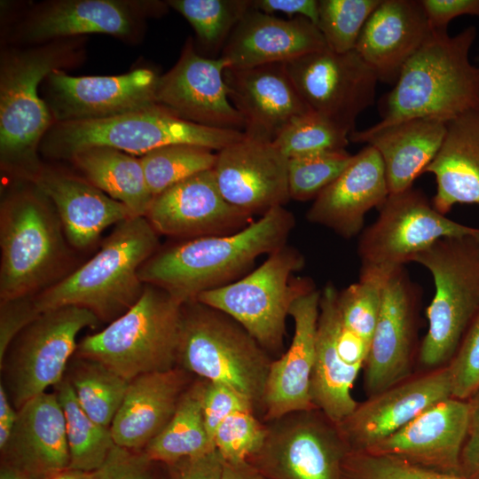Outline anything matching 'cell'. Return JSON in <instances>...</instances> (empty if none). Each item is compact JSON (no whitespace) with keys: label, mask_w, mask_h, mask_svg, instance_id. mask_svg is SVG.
Masks as SVG:
<instances>
[{"label":"cell","mask_w":479,"mask_h":479,"mask_svg":"<svg viewBox=\"0 0 479 479\" xmlns=\"http://www.w3.org/2000/svg\"><path fill=\"white\" fill-rule=\"evenodd\" d=\"M294 225L285 207L272 208L236 232L183 240L158 249L140 268L139 278L183 305L239 279L259 256L287 244Z\"/></svg>","instance_id":"1"},{"label":"cell","mask_w":479,"mask_h":479,"mask_svg":"<svg viewBox=\"0 0 479 479\" xmlns=\"http://www.w3.org/2000/svg\"><path fill=\"white\" fill-rule=\"evenodd\" d=\"M80 37L2 52L0 66L1 169L17 181L32 182L43 165L38 153L54 123L39 84L53 71L81 61Z\"/></svg>","instance_id":"2"},{"label":"cell","mask_w":479,"mask_h":479,"mask_svg":"<svg viewBox=\"0 0 479 479\" xmlns=\"http://www.w3.org/2000/svg\"><path fill=\"white\" fill-rule=\"evenodd\" d=\"M0 251V301L35 296L74 271L58 213L32 182L18 181L2 199Z\"/></svg>","instance_id":"3"},{"label":"cell","mask_w":479,"mask_h":479,"mask_svg":"<svg viewBox=\"0 0 479 479\" xmlns=\"http://www.w3.org/2000/svg\"><path fill=\"white\" fill-rule=\"evenodd\" d=\"M477 35L470 26L452 36L433 29L430 36L403 67L392 90L379 102L388 125L412 118L449 122L479 105V67L469 52Z\"/></svg>","instance_id":"4"},{"label":"cell","mask_w":479,"mask_h":479,"mask_svg":"<svg viewBox=\"0 0 479 479\" xmlns=\"http://www.w3.org/2000/svg\"><path fill=\"white\" fill-rule=\"evenodd\" d=\"M158 233L145 216L115 225L99 250L57 284L34 296L40 312L76 306L110 323L140 298L142 265L158 250Z\"/></svg>","instance_id":"5"},{"label":"cell","mask_w":479,"mask_h":479,"mask_svg":"<svg viewBox=\"0 0 479 479\" xmlns=\"http://www.w3.org/2000/svg\"><path fill=\"white\" fill-rule=\"evenodd\" d=\"M271 361L230 316L197 300L182 305L177 366L232 388L262 412Z\"/></svg>","instance_id":"6"},{"label":"cell","mask_w":479,"mask_h":479,"mask_svg":"<svg viewBox=\"0 0 479 479\" xmlns=\"http://www.w3.org/2000/svg\"><path fill=\"white\" fill-rule=\"evenodd\" d=\"M245 137L243 131L197 124L159 104L112 118L53 123L42 140L47 157L68 160L84 148L113 147L131 155L169 145L189 144L220 151Z\"/></svg>","instance_id":"7"},{"label":"cell","mask_w":479,"mask_h":479,"mask_svg":"<svg viewBox=\"0 0 479 479\" xmlns=\"http://www.w3.org/2000/svg\"><path fill=\"white\" fill-rule=\"evenodd\" d=\"M182 304L145 284L138 301L104 329L78 342L75 356L101 363L127 381L177 366Z\"/></svg>","instance_id":"8"},{"label":"cell","mask_w":479,"mask_h":479,"mask_svg":"<svg viewBox=\"0 0 479 479\" xmlns=\"http://www.w3.org/2000/svg\"><path fill=\"white\" fill-rule=\"evenodd\" d=\"M412 262L426 268L435 284L419 351L420 364L432 370L451 362L479 315V232L441 239Z\"/></svg>","instance_id":"9"},{"label":"cell","mask_w":479,"mask_h":479,"mask_svg":"<svg viewBox=\"0 0 479 479\" xmlns=\"http://www.w3.org/2000/svg\"><path fill=\"white\" fill-rule=\"evenodd\" d=\"M304 263L302 254L286 244L250 273L196 300L230 316L269 354L279 352L292 303L316 288L311 279L294 276Z\"/></svg>","instance_id":"10"},{"label":"cell","mask_w":479,"mask_h":479,"mask_svg":"<svg viewBox=\"0 0 479 479\" xmlns=\"http://www.w3.org/2000/svg\"><path fill=\"white\" fill-rule=\"evenodd\" d=\"M100 320L90 310L65 306L42 312L12 342L0 359L1 383L18 411L65 376L77 336Z\"/></svg>","instance_id":"11"},{"label":"cell","mask_w":479,"mask_h":479,"mask_svg":"<svg viewBox=\"0 0 479 479\" xmlns=\"http://www.w3.org/2000/svg\"><path fill=\"white\" fill-rule=\"evenodd\" d=\"M478 232L441 214L420 190L389 193L376 221L359 237L360 270L389 274L441 239Z\"/></svg>","instance_id":"12"},{"label":"cell","mask_w":479,"mask_h":479,"mask_svg":"<svg viewBox=\"0 0 479 479\" xmlns=\"http://www.w3.org/2000/svg\"><path fill=\"white\" fill-rule=\"evenodd\" d=\"M260 448L247 461L266 479H342L349 451L338 426L315 408L265 422Z\"/></svg>","instance_id":"13"},{"label":"cell","mask_w":479,"mask_h":479,"mask_svg":"<svg viewBox=\"0 0 479 479\" xmlns=\"http://www.w3.org/2000/svg\"><path fill=\"white\" fill-rule=\"evenodd\" d=\"M283 64L310 110L349 134L374 102L379 80L355 50L339 53L326 48Z\"/></svg>","instance_id":"14"},{"label":"cell","mask_w":479,"mask_h":479,"mask_svg":"<svg viewBox=\"0 0 479 479\" xmlns=\"http://www.w3.org/2000/svg\"><path fill=\"white\" fill-rule=\"evenodd\" d=\"M160 1L54 0L32 8L17 25L16 40L27 44L106 34L137 39L145 18L167 11Z\"/></svg>","instance_id":"15"},{"label":"cell","mask_w":479,"mask_h":479,"mask_svg":"<svg viewBox=\"0 0 479 479\" xmlns=\"http://www.w3.org/2000/svg\"><path fill=\"white\" fill-rule=\"evenodd\" d=\"M159 76L149 68L110 76H71L57 69L43 82L44 101L54 123L112 118L157 104Z\"/></svg>","instance_id":"16"},{"label":"cell","mask_w":479,"mask_h":479,"mask_svg":"<svg viewBox=\"0 0 479 479\" xmlns=\"http://www.w3.org/2000/svg\"><path fill=\"white\" fill-rule=\"evenodd\" d=\"M228 63L206 58L186 40L175 66L159 76L156 102L186 121L244 132L245 122L228 98L224 74Z\"/></svg>","instance_id":"17"},{"label":"cell","mask_w":479,"mask_h":479,"mask_svg":"<svg viewBox=\"0 0 479 479\" xmlns=\"http://www.w3.org/2000/svg\"><path fill=\"white\" fill-rule=\"evenodd\" d=\"M420 302V287L404 266L388 277L379 318L365 364V385L370 396L410 377Z\"/></svg>","instance_id":"18"},{"label":"cell","mask_w":479,"mask_h":479,"mask_svg":"<svg viewBox=\"0 0 479 479\" xmlns=\"http://www.w3.org/2000/svg\"><path fill=\"white\" fill-rule=\"evenodd\" d=\"M252 216L224 198L212 169L154 197L145 217L158 234L183 240L236 232Z\"/></svg>","instance_id":"19"},{"label":"cell","mask_w":479,"mask_h":479,"mask_svg":"<svg viewBox=\"0 0 479 479\" xmlns=\"http://www.w3.org/2000/svg\"><path fill=\"white\" fill-rule=\"evenodd\" d=\"M448 365L370 396L337 424L349 451L365 452L437 402L451 397Z\"/></svg>","instance_id":"20"},{"label":"cell","mask_w":479,"mask_h":479,"mask_svg":"<svg viewBox=\"0 0 479 479\" xmlns=\"http://www.w3.org/2000/svg\"><path fill=\"white\" fill-rule=\"evenodd\" d=\"M288 158L272 141L245 137L216 152L213 168L224 198L250 214L263 216L290 200Z\"/></svg>","instance_id":"21"},{"label":"cell","mask_w":479,"mask_h":479,"mask_svg":"<svg viewBox=\"0 0 479 479\" xmlns=\"http://www.w3.org/2000/svg\"><path fill=\"white\" fill-rule=\"evenodd\" d=\"M470 421L468 401L451 397L428 407L365 452L459 475L460 453Z\"/></svg>","instance_id":"22"},{"label":"cell","mask_w":479,"mask_h":479,"mask_svg":"<svg viewBox=\"0 0 479 479\" xmlns=\"http://www.w3.org/2000/svg\"><path fill=\"white\" fill-rule=\"evenodd\" d=\"M320 297L321 290L315 288L297 297L291 305L294 335L287 350L270 366L262 411L265 422L316 408L310 397V380Z\"/></svg>","instance_id":"23"},{"label":"cell","mask_w":479,"mask_h":479,"mask_svg":"<svg viewBox=\"0 0 479 479\" xmlns=\"http://www.w3.org/2000/svg\"><path fill=\"white\" fill-rule=\"evenodd\" d=\"M224 77L228 98L250 137L273 141L290 122L310 111L283 63L226 68Z\"/></svg>","instance_id":"24"},{"label":"cell","mask_w":479,"mask_h":479,"mask_svg":"<svg viewBox=\"0 0 479 479\" xmlns=\"http://www.w3.org/2000/svg\"><path fill=\"white\" fill-rule=\"evenodd\" d=\"M2 464L30 479H50L70 466V452L62 407L54 392H44L25 403L5 447Z\"/></svg>","instance_id":"25"},{"label":"cell","mask_w":479,"mask_h":479,"mask_svg":"<svg viewBox=\"0 0 479 479\" xmlns=\"http://www.w3.org/2000/svg\"><path fill=\"white\" fill-rule=\"evenodd\" d=\"M389 194L382 160L375 148L366 145L314 199L306 217L349 240L362 231L365 214L379 208Z\"/></svg>","instance_id":"26"},{"label":"cell","mask_w":479,"mask_h":479,"mask_svg":"<svg viewBox=\"0 0 479 479\" xmlns=\"http://www.w3.org/2000/svg\"><path fill=\"white\" fill-rule=\"evenodd\" d=\"M318 27L297 16L288 20L251 9L237 24L220 58L228 68L285 63L326 49Z\"/></svg>","instance_id":"27"},{"label":"cell","mask_w":479,"mask_h":479,"mask_svg":"<svg viewBox=\"0 0 479 479\" xmlns=\"http://www.w3.org/2000/svg\"><path fill=\"white\" fill-rule=\"evenodd\" d=\"M432 31L420 0H381L365 24L355 51L379 82L394 85Z\"/></svg>","instance_id":"28"},{"label":"cell","mask_w":479,"mask_h":479,"mask_svg":"<svg viewBox=\"0 0 479 479\" xmlns=\"http://www.w3.org/2000/svg\"><path fill=\"white\" fill-rule=\"evenodd\" d=\"M32 183L53 204L74 250H88L109 226L134 217L125 205L82 177L43 166Z\"/></svg>","instance_id":"29"},{"label":"cell","mask_w":479,"mask_h":479,"mask_svg":"<svg viewBox=\"0 0 479 479\" xmlns=\"http://www.w3.org/2000/svg\"><path fill=\"white\" fill-rule=\"evenodd\" d=\"M193 380L179 366L149 373L130 381L110 426L116 445L143 451L168 424Z\"/></svg>","instance_id":"30"},{"label":"cell","mask_w":479,"mask_h":479,"mask_svg":"<svg viewBox=\"0 0 479 479\" xmlns=\"http://www.w3.org/2000/svg\"><path fill=\"white\" fill-rule=\"evenodd\" d=\"M446 122L412 118L388 125L374 124L354 130L349 140L365 143L379 153L389 193L412 187L414 180L436 156L445 136Z\"/></svg>","instance_id":"31"},{"label":"cell","mask_w":479,"mask_h":479,"mask_svg":"<svg viewBox=\"0 0 479 479\" xmlns=\"http://www.w3.org/2000/svg\"><path fill=\"white\" fill-rule=\"evenodd\" d=\"M424 173L435 176L431 202L441 214L456 204H479V105L447 122L443 144Z\"/></svg>","instance_id":"32"},{"label":"cell","mask_w":479,"mask_h":479,"mask_svg":"<svg viewBox=\"0 0 479 479\" xmlns=\"http://www.w3.org/2000/svg\"><path fill=\"white\" fill-rule=\"evenodd\" d=\"M338 290L328 282L321 290L316 338V355L310 380L314 406L338 424L357 405L351 394L360 366L349 365L340 357L336 334L341 322Z\"/></svg>","instance_id":"33"},{"label":"cell","mask_w":479,"mask_h":479,"mask_svg":"<svg viewBox=\"0 0 479 479\" xmlns=\"http://www.w3.org/2000/svg\"><path fill=\"white\" fill-rule=\"evenodd\" d=\"M67 161L82 177L125 205L134 216H145L153 196L139 158L113 147L92 146L77 151Z\"/></svg>","instance_id":"34"},{"label":"cell","mask_w":479,"mask_h":479,"mask_svg":"<svg viewBox=\"0 0 479 479\" xmlns=\"http://www.w3.org/2000/svg\"><path fill=\"white\" fill-rule=\"evenodd\" d=\"M205 383L200 378L192 381L168 424L145 447L151 459L169 465L215 450L202 412Z\"/></svg>","instance_id":"35"},{"label":"cell","mask_w":479,"mask_h":479,"mask_svg":"<svg viewBox=\"0 0 479 479\" xmlns=\"http://www.w3.org/2000/svg\"><path fill=\"white\" fill-rule=\"evenodd\" d=\"M62 407L70 452L69 468L90 473L100 467L115 445L110 428L83 411L66 376L53 388Z\"/></svg>","instance_id":"36"},{"label":"cell","mask_w":479,"mask_h":479,"mask_svg":"<svg viewBox=\"0 0 479 479\" xmlns=\"http://www.w3.org/2000/svg\"><path fill=\"white\" fill-rule=\"evenodd\" d=\"M65 376L88 416L110 428L130 381L99 362L76 356L70 360Z\"/></svg>","instance_id":"37"},{"label":"cell","mask_w":479,"mask_h":479,"mask_svg":"<svg viewBox=\"0 0 479 479\" xmlns=\"http://www.w3.org/2000/svg\"><path fill=\"white\" fill-rule=\"evenodd\" d=\"M166 3L186 19L199 43L211 53H221L237 24L252 9V0H169Z\"/></svg>","instance_id":"38"},{"label":"cell","mask_w":479,"mask_h":479,"mask_svg":"<svg viewBox=\"0 0 479 479\" xmlns=\"http://www.w3.org/2000/svg\"><path fill=\"white\" fill-rule=\"evenodd\" d=\"M139 159L147 186L154 198L197 173L212 169L216 153L200 145L176 144L156 148Z\"/></svg>","instance_id":"39"},{"label":"cell","mask_w":479,"mask_h":479,"mask_svg":"<svg viewBox=\"0 0 479 479\" xmlns=\"http://www.w3.org/2000/svg\"><path fill=\"white\" fill-rule=\"evenodd\" d=\"M389 274L360 270L357 282L338 291L337 306L342 324L369 344L380 314L383 287Z\"/></svg>","instance_id":"40"},{"label":"cell","mask_w":479,"mask_h":479,"mask_svg":"<svg viewBox=\"0 0 479 479\" xmlns=\"http://www.w3.org/2000/svg\"><path fill=\"white\" fill-rule=\"evenodd\" d=\"M349 133L326 117L310 111L290 122L273 144L288 158L342 150Z\"/></svg>","instance_id":"41"},{"label":"cell","mask_w":479,"mask_h":479,"mask_svg":"<svg viewBox=\"0 0 479 479\" xmlns=\"http://www.w3.org/2000/svg\"><path fill=\"white\" fill-rule=\"evenodd\" d=\"M381 0H318L317 27L334 52L354 51L368 18Z\"/></svg>","instance_id":"42"},{"label":"cell","mask_w":479,"mask_h":479,"mask_svg":"<svg viewBox=\"0 0 479 479\" xmlns=\"http://www.w3.org/2000/svg\"><path fill=\"white\" fill-rule=\"evenodd\" d=\"M354 154L345 149L326 151L288 159L287 177L290 199H315L350 164Z\"/></svg>","instance_id":"43"},{"label":"cell","mask_w":479,"mask_h":479,"mask_svg":"<svg viewBox=\"0 0 479 479\" xmlns=\"http://www.w3.org/2000/svg\"><path fill=\"white\" fill-rule=\"evenodd\" d=\"M266 435L263 423L252 408L238 411L217 428L213 443L224 461L247 460L262 445Z\"/></svg>","instance_id":"44"},{"label":"cell","mask_w":479,"mask_h":479,"mask_svg":"<svg viewBox=\"0 0 479 479\" xmlns=\"http://www.w3.org/2000/svg\"><path fill=\"white\" fill-rule=\"evenodd\" d=\"M342 479H466L429 470L402 459L349 451L342 466Z\"/></svg>","instance_id":"45"},{"label":"cell","mask_w":479,"mask_h":479,"mask_svg":"<svg viewBox=\"0 0 479 479\" xmlns=\"http://www.w3.org/2000/svg\"><path fill=\"white\" fill-rule=\"evenodd\" d=\"M452 397L468 400L479 389V315L448 364Z\"/></svg>","instance_id":"46"},{"label":"cell","mask_w":479,"mask_h":479,"mask_svg":"<svg viewBox=\"0 0 479 479\" xmlns=\"http://www.w3.org/2000/svg\"><path fill=\"white\" fill-rule=\"evenodd\" d=\"M90 479H167L165 466L143 451L114 445L103 465L90 472Z\"/></svg>","instance_id":"47"},{"label":"cell","mask_w":479,"mask_h":479,"mask_svg":"<svg viewBox=\"0 0 479 479\" xmlns=\"http://www.w3.org/2000/svg\"><path fill=\"white\" fill-rule=\"evenodd\" d=\"M247 408L255 410L247 398L232 388L222 383L206 381L202 397V412L212 443L217 428L226 418L238 411Z\"/></svg>","instance_id":"48"},{"label":"cell","mask_w":479,"mask_h":479,"mask_svg":"<svg viewBox=\"0 0 479 479\" xmlns=\"http://www.w3.org/2000/svg\"><path fill=\"white\" fill-rule=\"evenodd\" d=\"M41 313L34 296L0 301V359L15 337Z\"/></svg>","instance_id":"49"},{"label":"cell","mask_w":479,"mask_h":479,"mask_svg":"<svg viewBox=\"0 0 479 479\" xmlns=\"http://www.w3.org/2000/svg\"><path fill=\"white\" fill-rule=\"evenodd\" d=\"M164 466L167 479H222L224 459L215 449Z\"/></svg>","instance_id":"50"},{"label":"cell","mask_w":479,"mask_h":479,"mask_svg":"<svg viewBox=\"0 0 479 479\" xmlns=\"http://www.w3.org/2000/svg\"><path fill=\"white\" fill-rule=\"evenodd\" d=\"M432 29H447L449 22L462 15L479 17V0H420Z\"/></svg>","instance_id":"51"},{"label":"cell","mask_w":479,"mask_h":479,"mask_svg":"<svg viewBox=\"0 0 479 479\" xmlns=\"http://www.w3.org/2000/svg\"><path fill=\"white\" fill-rule=\"evenodd\" d=\"M252 9L267 14L279 12L304 17L316 26L318 20V0H252Z\"/></svg>","instance_id":"52"},{"label":"cell","mask_w":479,"mask_h":479,"mask_svg":"<svg viewBox=\"0 0 479 479\" xmlns=\"http://www.w3.org/2000/svg\"><path fill=\"white\" fill-rule=\"evenodd\" d=\"M336 348L341 358L346 364L360 367L365 366L369 354L370 344L343 326L342 321L336 334Z\"/></svg>","instance_id":"53"},{"label":"cell","mask_w":479,"mask_h":479,"mask_svg":"<svg viewBox=\"0 0 479 479\" xmlns=\"http://www.w3.org/2000/svg\"><path fill=\"white\" fill-rule=\"evenodd\" d=\"M459 475L479 479V425L471 422L460 453Z\"/></svg>","instance_id":"54"},{"label":"cell","mask_w":479,"mask_h":479,"mask_svg":"<svg viewBox=\"0 0 479 479\" xmlns=\"http://www.w3.org/2000/svg\"><path fill=\"white\" fill-rule=\"evenodd\" d=\"M17 414L18 411L12 404L5 388L0 383V451L9 441Z\"/></svg>","instance_id":"55"},{"label":"cell","mask_w":479,"mask_h":479,"mask_svg":"<svg viewBox=\"0 0 479 479\" xmlns=\"http://www.w3.org/2000/svg\"><path fill=\"white\" fill-rule=\"evenodd\" d=\"M222 479H266L247 460L224 461Z\"/></svg>","instance_id":"56"},{"label":"cell","mask_w":479,"mask_h":479,"mask_svg":"<svg viewBox=\"0 0 479 479\" xmlns=\"http://www.w3.org/2000/svg\"><path fill=\"white\" fill-rule=\"evenodd\" d=\"M90 473L73 469V468H67L54 476H52L50 479H90Z\"/></svg>","instance_id":"57"},{"label":"cell","mask_w":479,"mask_h":479,"mask_svg":"<svg viewBox=\"0 0 479 479\" xmlns=\"http://www.w3.org/2000/svg\"><path fill=\"white\" fill-rule=\"evenodd\" d=\"M0 479H30L20 471L0 463Z\"/></svg>","instance_id":"58"},{"label":"cell","mask_w":479,"mask_h":479,"mask_svg":"<svg viewBox=\"0 0 479 479\" xmlns=\"http://www.w3.org/2000/svg\"><path fill=\"white\" fill-rule=\"evenodd\" d=\"M467 401L470 405V422L479 425V389Z\"/></svg>","instance_id":"59"}]
</instances>
